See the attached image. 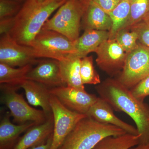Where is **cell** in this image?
Returning a JSON list of instances; mask_svg holds the SVG:
<instances>
[{
    "label": "cell",
    "mask_w": 149,
    "mask_h": 149,
    "mask_svg": "<svg viewBox=\"0 0 149 149\" xmlns=\"http://www.w3.org/2000/svg\"><path fill=\"white\" fill-rule=\"evenodd\" d=\"M100 97L113 110L122 111L135 123L139 135L140 143L149 144V106L133 95L130 89L117 80L109 79L96 87Z\"/></svg>",
    "instance_id": "cell-1"
},
{
    "label": "cell",
    "mask_w": 149,
    "mask_h": 149,
    "mask_svg": "<svg viewBox=\"0 0 149 149\" xmlns=\"http://www.w3.org/2000/svg\"><path fill=\"white\" fill-rule=\"evenodd\" d=\"M66 1L26 0L14 17L10 35L19 44L30 47L52 14Z\"/></svg>",
    "instance_id": "cell-2"
},
{
    "label": "cell",
    "mask_w": 149,
    "mask_h": 149,
    "mask_svg": "<svg viewBox=\"0 0 149 149\" xmlns=\"http://www.w3.org/2000/svg\"><path fill=\"white\" fill-rule=\"evenodd\" d=\"M125 133L116 126L102 123L87 116L77 123L58 149H92L106 137Z\"/></svg>",
    "instance_id": "cell-3"
},
{
    "label": "cell",
    "mask_w": 149,
    "mask_h": 149,
    "mask_svg": "<svg viewBox=\"0 0 149 149\" xmlns=\"http://www.w3.org/2000/svg\"><path fill=\"white\" fill-rule=\"evenodd\" d=\"M86 0H67L42 29L53 30L72 41L79 37L81 20L85 12Z\"/></svg>",
    "instance_id": "cell-4"
},
{
    "label": "cell",
    "mask_w": 149,
    "mask_h": 149,
    "mask_svg": "<svg viewBox=\"0 0 149 149\" xmlns=\"http://www.w3.org/2000/svg\"><path fill=\"white\" fill-rule=\"evenodd\" d=\"M36 58L63 60L76 53L74 41L53 30L42 29L30 46Z\"/></svg>",
    "instance_id": "cell-5"
},
{
    "label": "cell",
    "mask_w": 149,
    "mask_h": 149,
    "mask_svg": "<svg viewBox=\"0 0 149 149\" xmlns=\"http://www.w3.org/2000/svg\"><path fill=\"white\" fill-rule=\"evenodd\" d=\"M1 88L3 91L1 100L10 110L14 122L18 124L29 122L39 124L45 121L49 116L43 110L30 106L22 95L17 93V88L2 85Z\"/></svg>",
    "instance_id": "cell-6"
},
{
    "label": "cell",
    "mask_w": 149,
    "mask_h": 149,
    "mask_svg": "<svg viewBox=\"0 0 149 149\" xmlns=\"http://www.w3.org/2000/svg\"><path fill=\"white\" fill-rule=\"evenodd\" d=\"M149 75V47L139 44L138 47L127 53L118 80L130 89Z\"/></svg>",
    "instance_id": "cell-7"
},
{
    "label": "cell",
    "mask_w": 149,
    "mask_h": 149,
    "mask_svg": "<svg viewBox=\"0 0 149 149\" xmlns=\"http://www.w3.org/2000/svg\"><path fill=\"white\" fill-rule=\"evenodd\" d=\"M50 104L54 126L50 149H58L77 123L87 115L68 109L52 95L51 97Z\"/></svg>",
    "instance_id": "cell-8"
},
{
    "label": "cell",
    "mask_w": 149,
    "mask_h": 149,
    "mask_svg": "<svg viewBox=\"0 0 149 149\" xmlns=\"http://www.w3.org/2000/svg\"><path fill=\"white\" fill-rule=\"evenodd\" d=\"M35 57L31 47L19 44L9 34L1 35L0 63L13 67H22L35 64L39 60Z\"/></svg>",
    "instance_id": "cell-9"
},
{
    "label": "cell",
    "mask_w": 149,
    "mask_h": 149,
    "mask_svg": "<svg viewBox=\"0 0 149 149\" xmlns=\"http://www.w3.org/2000/svg\"><path fill=\"white\" fill-rule=\"evenodd\" d=\"M50 93L63 106L72 111L87 115L98 97L85 91L68 86L50 89Z\"/></svg>",
    "instance_id": "cell-10"
},
{
    "label": "cell",
    "mask_w": 149,
    "mask_h": 149,
    "mask_svg": "<svg viewBox=\"0 0 149 149\" xmlns=\"http://www.w3.org/2000/svg\"><path fill=\"white\" fill-rule=\"evenodd\" d=\"M95 52L97 64L104 71L113 74L122 70L127 54L115 39L106 40Z\"/></svg>",
    "instance_id": "cell-11"
},
{
    "label": "cell",
    "mask_w": 149,
    "mask_h": 149,
    "mask_svg": "<svg viewBox=\"0 0 149 149\" xmlns=\"http://www.w3.org/2000/svg\"><path fill=\"white\" fill-rule=\"evenodd\" d=\"M46 59L39 61L37 66L30 70L27 74V80L52 88L66 86L62 78L58 61Z\"/></svg>",
    "instance_id": "cell-12"
},
{
    "label": "cell",
    "mask_w": 149,
    "mask_h": 149,
    "mask_svg": "<svg viewBox=\"0 0 149 149\" xmlns=\"http://www.w3.org/2000/svg\"><path fill=\"white\" fill-rule=\"evenodd\" d=\"M113 110L109 104L98 97L97 101L88 111L87 116L102 123L116 126L124 130L126 133L139 135L136 127L118 117L114 114Z\"/></svg>",
    "instance_id": "cell-13"
},
{
    "label": "cell",
    "mask_w": 149,
    "mask_h": 149,
    "mask_svg": "<svg viewBox=\"0 0 149 149\" xmlns=\"http://www.w3.org/2000/svg\"><path fill=\"white\" fill-rule=\"evenodd\" d=\"M54 119L52 113L45 121L29 128L17 141L12 149H29L47 141L53 134Z\"/></svg>",
    "instance_id": "cell-14"
},
{
    "label": "cell",
    "mask_w": 149,
    "mask_h": 149,
    "mask_svg": "<svg viewBox=\"0 0 149 149\" xmlns=\"http://www.w3.org/2000/svg\"><path fill=\"white\" fill-rule=\"evenodd\" d=\"M83 19L85 30L95 29L109 31L112 22L109 15L92 0H86V6Z\"/></svg>",
    "instance_id": "cell-15"
},
{
    "label": "cell",
    "mask_w": 149,
    "mask_h": 149,
    "mask_svg": "<svg viewBox=\"0 0 149 149\" xmlns=\"http://www.w3.org/2000/svg\"><path fill=\"white\" fill-rule=\"evenodd\" d=\"M29 104L40 107L48 116L52 113L50 104L51 95L45 85L35 81L26 80L21 85Z\"/></svg>",
    "instance_id": "cell-16"
},
{
    "label": "cell",
    "mask_w": 149,
    "mask_h": 149,
    "mask_svg": "<svg viewBox=\"0 0 149 149\" xmlns=\"http://www.w3.org/2000/svg\"><path fill=\"white\" fill-rule=\"evenodd\" d=\"M109 31L86 29L82 36L74 41L75 55L82 58L90 53L95 52L101 44L109 39Z\"/></svg>",
    "instance_id": "cell-17"
},
{
    "label": "cell",
    "mask_w": 149,
    "mask_h": 149,
    "mask_svg": "<svg viewBox=\"0 0 149 149\" xmlns=\"http://www.w3.org/2000/svg\"><path fill=\"white\" fill-rule=\"evenodd\" d=\"M10 115V113H8L1 119L0 149H12L22 133L26 132L29 128L36 125L33 122L15 125L11 122Z\"/></svg>",
    "instance_id": "cell-18"
},
{
    "label": "cell",
    "mask_w": 149,
    "mask_h": 149,
    "mask_svg": "<svg viewBox=\"0 0 149 149\" xmlns=\"http://www.w3.org/2000/svg\"><path fill=\"white\" fill-rule=\"evenodd\" d=\"M81 58L71 55L63 60L58 61L62 78L65 85L81 90H85L80 75Z\"/></svg>",
    "instance_id": "cell-19"
},
{
    "label": "cell",
    "mask_w": 149,
    "mask_h": 149,
    "mask_svg": "<svg viewBox=\"0 0 149 149\" xmlns=\"http://www.w3.org/2000/svg\"><path fill=\"white\" fill-rule=\"evenodd\" d=\"M32 65L29 64L18 68L0 63L1 85L11 86L18 89L27 80V76Z\"/></svg>",
    "instance_id": "cell-20"
},
{
    "label": "cell",
    "mask_w": 149,
    "mask_h": 149,
    "mask_svg": "<svg viewBox=\"0 0 149 149\" xmlns=\"http://www.w3.org/2000/svg\"><path fill=\"white\" fill-rule=\"evenodd\" d=\"M141 135L125 133L109 136L102 140L92 149H130L140 143Z\"/></svg>",
    "instance_id": "cell-21"
},
{
    "label": "cell",
    "mask_w": 149,
    "mask_h": 149,
    "mask_svg": "<svg viewBox=\"0 0 149 149\" xmlns=\"http://www.w3.org/2000/svg\"><path fill=\"white\" fill-rule=\"evenodd\" d=\"M131 1L123 0L108 13L112 22L109 39H114L117 32L123 29L127 23L130 16Z\"/></svg>",
    "instance_id": "cell-22"
},
{
    "label": "cell",
    "mask_w": 149,
    "mask_h": 149,
    "mask_svg": "<svg viewBox=\"0 0 149 149\" xmlns=\"http://www.w3.org/2000/svg\"><path fill=\"white\" fill-rule=\"evenodd\" d=\"M149 12V0H132L130 16L123 29H129L143 21Z\"/></svg>",
    "instance_id": "cell-23"
},
{
    "label": "cell",
    "mask_w": 149,
    "mask_h": 149,
    "mask_svg": "<svg viewBox=\"0 0 149 149\" xmlns=\"http://www.w3.org/2000/svg\"><path fill=\"white\" fill-rule=\"evenodd\" d=\"M80 75L83 85H97L101 83L100 75L95 69L92 56L81 58Z\"/></svg>",
    "instance_id": "cell-24"
},
{
    "label": "cell",
    "mask_w": 149,
    "mask_h": 149,
    "mask_svg": "<svg viewBox=\"0 0 149 149\" xmlns=\"http://www.w3.org/2000/svg\"><path fill=\"white\" fill-rule=\"evenodd\" d=\"M114 39L126 54L132 52L139 45V37L135 31L130 29H123L117 32Z\"/></svg>",
    "instance_id": "cell-25"
},
{
    "label": "cell",
    "mask_w": 149,
    "mask_h": 149,
    "mask_svg": "<svg viewBox=\"0 0 149 149\" xmlns=\"http://www.w3.org/2000/svg\"><path fill=\"white\" fill-rule=\"evenodd\" d=\"M20 9L17 3L11 0H0V19L15 16Z\"/></svg>",
    "instance_id": "cell-26"
},
{
    "label": "cell",
    "mask_w": 149,
    "mask_h": 149,
    "mask_svg": "<svg viewBox=\"0 0 149 149\" xmlns=\"http://www.w3.org/2000/svg\"><path fill=\"white\" fill-rule=\"evenodd\" d=\"M130 90L136 98L144 101V99L149 96V75L142 79Z\"/></svg>",
    "instance_id": "cell-27"
},
{
    "label": "cell",
    "mask_w": 149,
    "mask_h": 149,
    "mask_svg": "<svg viewBox=\"0 0 149 149\" xmlns=\"http://www.w3.org/2000/svg\"><path fill=\"white\" fill-rule=\"evenodd\" d=\"M129 29L137 33L141 44L149 47V23L141 21Z\"/></svg>",
    "instance_id": "cell-28"
},
{
    "label": "cell",
    "mask_w": 149,
    "mask_h": 149,
    "mask_svg": "<svg viewBox=\"0 0 149 149\" xmlns=\"http://www.w3.org/2000/svg\"><path fill=\"white\" fill-rule=\"evenodd\" d=\"M14 17L0 19L1 35L9 34L13 26Z\"/></svg>",
    "instance_id": "cell-29"
},
{
    "label": "cell",
    "mask_w": 149,
    "mask_h": 149,
    "mask_svg": "<svg viewBox=\"0 0 149 149\" xmlns=\"http://www.w3.org/2000/svg\"><path fill=\"white\" fill-rule=\"evenodd\" d=\"M96 4L109 13L117 6L118 3L115 0H92Z\"/></svg>",
    "instance_id": "cell-30"
},
{
    "label": "cell",
    "mask_w": 149,
    "mask_h": 149,
    "mask_svg": "<svg viewBox=\"0 0 149 149\" xmlns=\"http://www.w3.org/2000/svg\"><path fill=\"white\" fill-rule=\"evenodd\" d=\"M130 149H149V144H146V145L139 144Z\"/></svg>",
    "instance_id": "cell-31"
},
{
    "label": "cell",
    "mask_w": 149,
    "mask_h": 149,
    "mask_svg": "<svg viewBox=\"0 0 149 149\" xmlns=\"http://www.w3.org/2000/svg\"><path fill=\"white\" fill-rule=\"evenodd\" d=\"M142 21L144 22H146V23H149V12L147 14L146 17H144Z\"/></svg>",
    "instance_id": "cell-32"
},
{
    "label": "cell",
    "mask_w": 149,
    "mask_h": 149,
    "mask_svg": "<svg viewBox=\"0 0 149 149\" xmlns=\"http://www.w3.org/2000/svg\"><path fill=\"white\" fill-rule=\"evenodd\" d=\"M115 1H116V2L117 3H119V2H120V1H122L123 0H115Z\"/></svg>",
    "instance_id": "cell-33"
},
{
    "label": "cell",
    "mask_w": 149,
    "mask_h": 149,
    "mask_svg": "<svg viewBox=\"0 0 149 149\" xmlns=\"http://www.w3.org/2000/svg\"><path fill=\"white\" fill-rule=\"evenodd\" d=\"M38 1H45V0H38Z\"/></svg>",
    "instance_id": "cell-34"
}]
</instances>
